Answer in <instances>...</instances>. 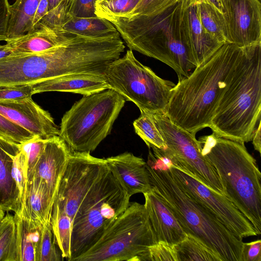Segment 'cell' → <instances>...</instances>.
Listing matches in <instances>:
<instances>
[{
	"label": "cell",
	"mask_w": 261,
	"mask_h": 261,
	"mask_svg": "<svg viewBox=\"0 0 261 261\" xmlns=\"http://www.w3.org/2000/svg\"><path fill=\"white\" fill-rule=\"evenodd\" d=\"M181 31L186 44L196 67L205 62L222 45L204 30L194 0H184Z\"/></svg>",
	"instance_id": "cell-15"
},
{
	"label": "cell",
	"mask_w": 261,
	"mask_h": 261,
	"mask_svg": "<svg viewBox=\"0 0 261 261\" xmlns=\"http://www.w3.org/2000/svg\"><path fill=\"white\" fill-rule=\"evenodd\" d=\"M97 0H73L69 14L78 17H94Z\"/></svg>",
	"instance_id": "cell-40"
},
{
	"label": "cell",
	"mask_w": 261,
	"mask_h": 261,
	"mask_svg": "<svg viewBox=\"0 0 261 261\" xmlns=\"http://www.w3.org/2000/svg\"><path fill=\"white\" fill-rule=\"evenodd\" d=\"M145 261H177L174 245L156 242L149 248Z\"/></svg>",
	"instance_id": "cell-38"
},
{
	"label": "cell",
	"mask_w": 261,
	"mask_h": 261,
	"mask_svg": "<svg viewBox=\"0 0 261 261\" xmlns=\"http://www.w3.org/2000/svg\"><path fill=\"white\" fill-rule=\"evenodd\" d=\"M184 0L151 15H110L103 17L116 28L129 49L171 67L178 79L196 68L181 31Z\"/></svg>",
	"instance_id": "cell-2"
},
{
	"label": "cell",
	"mask_w": 261,
	"mask_h": 261,
	"mask_svg": "<svg viewBox=\"0 0 261 261\" xmlns=\"http://www.w3.org/2000/svg\"><path fill=\"white\" fill-rule=\"evenodd\" d=\"M194 1L197 4L200 2L208 3L222 13L220 0H194Z\"/></svg>",
	"instance_id": "cell-46"
},
{
	"label": "cell",
	"mask_w": 261,
	"mask_h": 261,
	"mask_svg": "<svg viewBox=\"0 0 261 261\" xmlns=\"http://www.w3.org/2000/svg\"><path fill=\"white\" fill-rule=\"evenodd\" d=\"M151 190L166 203L186 234L194 236L217 253L223 261H241L244 242L208 208L190 195L170 169L148 166Z\"/></svg>",
	"instance_id": "cell-5"
},
{
	"label": "cell",
	"mask_w": 261,
	"mask_h": 261,
	"mask_svg": "<svg viewBox=\"0 0 261 261\" xmlns=\"http://www.w3.org/2000/svg\"><path fill=\"white\" fill-rule=\"evenodd\" d=\"M177 261H223L221 257L194 236L185 238L174 245Z\"/></svg>",
	"instance_id": "cell-26"
},
{
	"label": "cell",
	"mask_w": 261,
	"mask_h": 261,
	"mask_svg": "<svg viewBox=\"0 0 261 261\" xmlns=\"http://www.w3.org/2000/svg\"><path fill=\"white\" fill-rule=\"evenodd\" d=\"M107 166L106 159L90 152H70L53 210L65 213L73 220L84 197Z\"/></svg>",
	"instance_id": "cell-11"
},
{
	"label": "cell",
	"mask_w": 261,
	"mask_h": 261,
	"mask_svg": "<svg viewBox=\"0 0 261 261\" xmlns=\"http://www.w3.org/2000/svg\"><path fill=\"white\" fill-rule=\"evenodd\" d=\"M125 102L110 89L84 96L63 115L59 137L71 151L90 153L109 135Z\"/></svg>",
	"instance_id": "cell-7"
},
{
	"label": "cell",
	"mask_w": 261,
	"mask_h": 261,
	"mask_svg": "<svg viewBox=\"0 0 261 261\" xmlns=\"http://www.w3.org/2000/svg\"><path fill=\"white\" fill-rule=\"evenodd\" d=\"M260 122L255 129L252 139V144L255 150L260 153L261 141H260Z\"/></svg>",
	"instance_id": "cell-44"
},
{
	"label": "cell",
	"mask_w": 261,
	"mask_h": 261,
	"mask_svg": "<svg viewBox=\"0 0 261 261\" xmlns=\"http://www.w3.org/2000/svg\"><path fill=\"white\" fill-rule=\"evenodd\" d=\"M33 95L31 85L0 87V100H15Z\"/></svg>",
	"instance_id": "cell-39"
},
{
	"label": "cell",
	"mask_w": 261,
	"mask_h": 261,
	"mask_svg": "<svg viewBox=\"0 0 261 261\" xmlns=\"http://www.w3.org/2000/svg\"><path fill=\"white\" fill-rule=\"evenodd\" d=\"M77 36L61 29L41 28L6 42L13 53H38L58 46Z\"/></svg>",
	"instance_id": "cell-21"
},
{
	"label": "cell",
	"mask_w": 261,
	"mask_h": 261,
	"mask_svg": "<svg viewBox=\"0 0 261 261\" xmlns=\"http://www.w3.org/2000/svg\"><path fill=\"white\" fill-rule=\"evenodd\" d=\"M19 261H35V248L40 230L22 216L14 214Z\"/></svg>",
	"instance_id": "cell-25"
},
{
	"label": "cell",
	"mask_w": 261,
	"mask_h": 261,
	"mask_svg": "<svg viewBox=\"0 0 261 261\" xmlns=\"http://www.w3.org/2000/svg\"><path fill=\"white\" fill-rule=\"evenodd\" d=\"M5 211L0 208V221L5 216Z\"/></svg>",
	"instance_id": "cell-47"
},
{
	"label": "cell",
	"mask_w": 261,
	"mask_h": 261,
	"mask_svg": "<svg viewBox=\"0 0 261 261\" xmlns=\"http://www.w3.org/2000/svg\"><path fill=\"white\" fill-rule=\"evenodd\" d=\"M0 137L11 142L20 144L34 136L0 114Z\"/></svg>",
	"instance_id": "cell-35"
},
{
	"label": "cell",
	"mask_w": 261,
	"mask_h": 261,
	"mask_svg": "<svg viewBox=\"0 0 261 261\" xmlns=\"http://www.w3.org/2000/svg\"><path fill=\"white\" fill-rule=\"evenodd\" d=\"M31 85L33 94L55 91L77 93L86 96L108 89L103 74L90 73L65 74Z\"/></svg>",
	"instance_id": "cell-19"
},
{
	"label": "cell",
	"mask_w": 261,
	"mask_h": 261,
	"mask_svg": "<svg viewBox=\"0 0 261 261\" xmlns=\"http://www.w3.org/2000/svg\"><path fill=\"white\" fill-rule=\"evenodd\" d=\"M0 261H19L16 224L9 213L0 221Z\"/></svg>",
	"instance_id": "cell-27"
},
{
	"label": "cell",
	"mask_w": 261,
	"mask_h": 261,
	"mask_svg": "<svg viewBox=\"0 0 261 261\" xmlns=\"http://www.w3.org/2000/svg\"><path fill=\"white\" fill-rule=\"evenodd\" d=\"M201 153L215 168L224 194L261 233V173L244 143L213 133L198 139Z\"/></svg>",
	"instance_id": "cell-4"
},
{
	"label": "cell",
	"mask_w": 261,
	"mask_h": 261,
	"mask_svg": "<svg viewBox=\"0 0 261 261\" xmlns=\"http://www.w3.org/2000/svg\"><path fill=\"white\" fill-rule=\"evenodd\" d=\"M169 169L180 186L208 208L237 237L243 239L257 235L252 223L225 195L214 190L187 170L174 165Z\"/></svg>",
	"instance_id": "cell-12"
},
{
	"label": "cell",
	"mask_w": 261,
	"mask_h": 261,
	"mask_svg": "<svg viewBox=\"0 0 261 261\" xmlns=\"http://www.w3.org/2000/svg\"><path fill=\"white\" fill-rule=\"evenodd\" d=\"M245 49L225 43L188 76L178 79L165 111L171 121L194 135L209 127Z\"/></svg>",
	"instance_id": "cell-1"
},
{
	"label": "cell",
	"mask_w": 261,
	"mask_h": 261,
	"mask_svg": "<svg viewBox=\"0 0 261 261\" xmlns=\"http://www.w3.org/2000/svg\"><path fill=\"white\" fill-rule=\"evenodd\" d=\"M12 175L18 191L19 212L17 215H21L25 208L28 177L27 159L20 150L13 158Z\"/></svg>",
	"instance_id": "cell-33"
},
{
	"label": "cell",
	"mask_w": 261,
	"mask_h": 261,
	"mask_svg": "<svg viewBox=\"0 0 261 261\" xmlns=\"http://www.w3.org/2000/svg\"><path fill=\"white\" fill-rule=\"evenodd\" d=\"M130 197L107 165L74 216L70 261H74L98 240L106 229L127 208Z\"/></svg>",
	"instance_id": "cell-6"
},
{
	"label": "cell",
	"mask_w": 261,
	"mask_h": 261,
	"mask_svg": "<svg viewBox=\"0 0 261 261\" xmlns=\"http://www.w3.org/2000/svg\"><path fill=\"white\" fill-rule=\"evenodd\" d=\"M12 54H13V51L8 43L0 45V59L9 56Z\"/></svg>",
	"instance_id": "cell-45"
},
{
	"label": "cell",
	"mask_w": 261,
	"mask_h": 261,
	"mask_svg": "<svg viewBox=\"0 0 261 261\" xmlns=\"http://www.w3.org/2000/svg\"><path fill=\"white\" fill-rule=\"evenodd\" d=\"M10 5L8 0H0V41L8 38Z\"/></svg>",
	"instance_id": "cell-42"
},
{
	"label": "cell",
	"mask_w": 261,
	"mask_h": 261,
	"mask_svg": "<svg viewBox=\"0 0 261 261\" xmlns=\"http://www.w3.org/2000/svg\"><path fill=\"white\" fill-rule=\"evenodd\" d=\"M150 115L166 144V148L161 150L173 164L189 171L203 183L224 195L216 170L202 155L195 135L174 124L165 112Z\"/></svg>",
	"instance_id": "cell-10"
},
{
	"label": "cell",
	"mask_w": 261,
	"mask_h": 261,
	"mask_svg": "<svg viewBox=\"0 0 261 261\" xmlns=\"http://www.w3.org/2000/svg\"><path fill=\"white\" fill-rule=\"evenodd\" d=\"M73 0H48V12L41 22L32 31L41 28L61 29L69 17Z\"/></svg>",
	"instance_id": "cell-32"
},
{
	"label": "cell",
	"mask_w": 261,
	"mask_h": 261,
	"mask_svg": "<svg viewBox=\"0 0 261 261\" xmlns=\"http://www.w3.org/2000/svg\"><path fill=\"white\" fill-rule=\"evenodd\" d=\"M39 1L16 0L10 5L7 39L21 36L32 30L33 20Z\"/></svg>",
	"instance_id": "cell-24"
},
{
	"label": "cell",
	"mask_w": 261,
	"mask_h": 261,
	"mask_svg": "<svg viewBox=\"0 0 261 261\" xmlns=\"http://www.w3.org/2000/svg\"><path fill=\"white\" fill-rule=\"evenodd\" d=\"M54 201L45 183L39 178L32 177L28 179L24 211L20 216L42 227L51 223Z\"/></svg>",
	"instance_id": "cell-20"
},
{
	"label": "cell",
	"mask_w": 261,
	"mask_h": 261,
	"mask_svg": "<svg viewBox=\"0 0 261 261\" xmlns=\"http://www.w3.org/2000/svg\"><path fill=\"white\" fill-rule=\"evenodd\" d=\"M199 17L205 31L221 44L227 42L222 13L206 2L198 3Z\"/></svg>",
	"instance_id": "cell-28"
},
{
	"label": "cell",
	"mask_w": 261,
	"mask_h": 261,
	"mask_svg": "<svg viewBox=\"0 0 261 261\" xmlns=\"http://www.w3.org/2000/svg\"><path fill=\"white\" fill-rule=\"evenodd\" d=\"M54 236L51 223L41 228L35 248V261L63 260ZM59 248V247H58Z\"/></svg>",
	"instance_id": "cell-30"
},
{
	"label": "cell",
	"mask_w": 261,
	"mask_h": 261,
	"mask_svg": "<svg viewBox=\"0 0 261 261\" xmlns=\"http://www.w3.org/2000/svg\"><path fill=\"white\" fill-rule=\"evenodd\" d=\"M0 114L34 136L49 139L59 136V128L49 112L28 97L15 100H0Z\"/></svg>",
	"instance_id": "cell-14"
},
{
	"label": "cell",
	"mask_w": 261,
	"mask_h": 261,
	"mask_svg": "<svg viewBox=\"0 0 261 261\" xmlns=\"http://www.w3.org/2000/svg\"><path fill=\"white\" fill-rule=\"evenodd\" d=\"M48 6V0H40L33 20V28L31 31L34 29L41 22L47 14Z\"/></svg>",
	"instance_id": "cell-43"
},
{
	"label": "cell",
	"mask_w": 261,
	"mask_h": 261,
	"mask_svg": "<svg viewBox=\"0 0 261 261\" xmlns=\"http://www.w3.org/2000/svg\"><path fill=\"white\" fill-rule=\"evenodd\" d=\"M227 42L240 47L261 44L260 0H220Z\"/></svg>",
	"instance_id": "cell-13"
},
{
	"label": "cell",
	"mask_w": 261,
	"mask_h": 261,
	"mask_svg": "<svg viewBox=\"0 0 261 261\" xmlns=\"http://www.w3.org/2000/svg\"><path fill=\"white\" fill-rule=\"evenodd\" d=\"M47 140L34 136L31 139L20 144V150L23 152L27 161L28 177L38 163Z\"/></svg>",
	"instance_id": "cell-36"
},
{
	"label": "cell",
	"mask_w": 261,
	"mask_h": 261,
	"mask_svg": "<svg viewBox=\"0 0 261 261\" xmlns=\"http://www.w3.org/2000/svg\"><path fill=\"white\" fill-rule=\"evenodd\" d=\"M179 0H140L135 8L124 16L151 15L160 12Z\"/></svg>",
	"instance_id": "cell-37"
},
{
	"label": "cell",
	"mask_w": 261,
	"mask_h": 261,
	"mask_svg": "<svg viewBox=\"0 0 261 261\" xmlns=\"http://www.w3.org/2000/svg\"><path fill=\"white\" fill-rule=\"evenodd\" d=\"M261 241L244 243L241 261H261Z\"/></svg>",
	"instance_id": "cell-41"
},
{
	"label": "cell",
	"mask_w": 261,
	"mask_h": 261,
	"mask_svg": "<svg viewBox=\"0 0 261 261\" xmlns=\"http://www.w3.org/2000/svg\"><path fill=\"white\" fill-rule=\"evenodd\" d=\"M70 152L66 143L59 136L47 139L43 151L28 179L32 177L40 178L55 199Z\"/></svg>",
	"instance_id": "cell-16"
},
{
	"label": "cell",
	"mask_w": 261,
	"mask_h": 261,
	"mask_svg": "<svg viewBox=\"0 0 261 261\" xmlns=\"http://www.w3.org/2000/svg\"><path fill=\"white\" fill-rule=\"evenodd\" d=\"M157 242L144 204L130 202L98 240L74 261H143Z\"/></svg>",
	"instance_id": "cell-8"
},
{
	"label": "cell",
	"mask_w": 261,
	"mask_h": 261,
	"mask_svg": "<svg viewBox=\"0 0 261 261\" xmlns=\"http://www.w3.org/2000/svg\"><path fill=\"white\" fill-rule=\"evenodd\" d=\"M106 160L108 166L130 197L151 190L146 162L142 158L126 152Z\"/></svg>",
	"instance_id": "cell-17"
},
{
	"label": "cell",
	"mask_w": 261,
	"mask_h": 261,
	"mask_svg": "<svg viewBox=\"0 0 261 261\" xmlns=\"http://www.w3.org/2000/svg\"><path fill=\"white\" fill-rule=\"evenodd\" d=\"M140 0H100L95 3V14L103 18L110 15H124L130 13Z\"/></svg>",
	"instance_id": "cell-34"
},
{
	"label": "cell",
	"mask_w": 261,
	"mask_h": 261,
	"mask_svg": "<svg viewBox=\"0 0 261 261\" xmlns=\"http://www.w3.org/2000/svg\"><path fill=\"white\" fill-rule=\"evenodd\" d=\"M20 144L0 137V208L5 211L19 212L18 191L12 175L13 158Z\"/></svg>",
	"instance_id": "cell-22"
},
{
	"label": "cell",
	"mask_w": 261,
	"mask_h": 261,
	"mask_svg": "<svg viewBox=\"0 0 261 261\" xmlns=\"http://www.w3.org/2000/svg\"><path fill=\"white\" fill-rule=\"evenodd\" d=\"M62 29L79 36L92 38L109 36L118 33L110 21L98 16L78 17L70 15Z\"/></svg>",
	"instance_id": "cell-23"
},
{
	"label": "cell",
	"mask_w": 261,
	"mask_h": 261,
	"mask_svg": "<svg viewBox=\"0 0 261 261\" xmlns=\"http://www.w3.org/2000/svg\"><path fill=\"white\" fill-rule=\"evenodd\" d=\"M97 1H100V0H97Z\"/></svg>",
	"instance_id": "cell-48"
},
{
	"label": "cell",
	"mask_w": 261,
	"mask_h": 261,
	"mask_svg": "<svg viewBox=\"0 0 261 261\" xmlns=\"http://www.w3.org/2000/svg\"><path fill=\"white\" fill-rule=\"evenodd\" d=\"M51 225L62 258L70 261L72 220L65 213L53 210Z\"/></svg>",
	"instance_id": "cell-29"
},
{
	"label": "cell",
	"mask_w": 261,
	"mask_h": 261,
	"mask_svg": "<svg viewBox=\"0 0 261 261\" xmlns=\"http://www.w3.org/2000/svg\"><path fill=\"white\" fill-rule=\"evenodd\" d=\"M143 195L144 205L157 242L175 245L182 241L186 233L166 203L152 190Z\"/></svg>",
	"instance_id": "cell-18"
},
{
	"label": "cell",
	"mask_w": 261,
	"mask_h": 261,
	"mask_svg": "<svg viewBox=\"0 0 261 261\" xmlns=\"http://www.w3.org/2000/svg\"><path fill=\"white\" fill-rule=\"evenodd\" d=\"M136 133L144 141L150 149L155 147L165 149L166 144L150 114L141 113L133 122Z\"/></svg>",
	"instance_id": "cell-31"
},
{
	"label": "cell",
	"mask_w": 261,
	"mask_h": 261,
	"mask_svg": "<svg viewBox=\"0 0 261 261\" xmlns=\"http://www.w3.org/2000/svg\"><path fill=\"white\" fill-rule=\"evenodd\" d=\"M260 117L261 44L246 47L209 127L221 137L244 144L252 140Z\"/></svg>",
	"instance_id": "cell-3"
},
{
	"label": "cell",
	"mask_w": 261,
	"mask_h": 261,
	"mask_svg": "<svg viewBox=\"0 0 261 261\" xmlns=\"http://www.w3.org/2000/svg\"><path fill=\"white\" fill-rule=\"evenodd\" d=\"M103 76L108 89L117 92L125 100L133 102L141 113L165 112L175 86L141 63L130 49L110 63Z\"/></svg>",
	"instance_id": "cell-9"
}]
</instances>
